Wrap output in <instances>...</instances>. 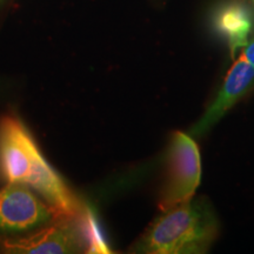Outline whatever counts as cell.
<instances>
[{"label": "cell", "instance_id": "1", "mask_svg": "<svg viewBox=\"0 0 254 254\" xmlns=\"http://www.w3.org/2000/svg\"><path fill=\"white\" fill-rule=\"evenodd\" d=\"M218 233L212 206L204 198L161 212L148 226L133 252L150 254H200L207 252Z\"/></svg>", "mask_w": 254, "mask_h": 254}, {"label": "cell", "instance_id": "2", "mask_svg": "<svg viewBox=\"0 0 254 254\" xmlns=\"http://www.w3.org/2000/svg\"><path fill=\"white\" fill-rule=\"evenodd\" d=\"M201 177L198 146L190 135L176 132L168 151V172L161 190L159 208L161 212L193 199Z\"/></svg>", "mask_w": 254, "mask_h": 254}, {"label": "cell", "instance_id": "3", "mask_svg": "<svg viewBox=\"0 0 254 254\" xmlns=\"http://www.w3.org/2000/svg\"><path fill=\"white\" fill-rule=\"evenodd\" d=\"M62 218L49 204H44L27 185L8 183L0 189V233L15 234L36 230Z\"/></svg>", "mask_w": 254, "mask_h": 254}, {"label": "cell", "instance_id": "4", "mask_svg": "<svg viewBox=\"0 0 254 254\" xmlns=\"http://www.w3.org/2000/svg\"><path fill=\"white\" fill-rule=\"evenodd\" d=\"M43 154L26 126L14 117L0 123V171L7 183L26 185L38 158Z\"/></svg>", "mask_w": 254, "mask_h": 254}, {"label": "cell", "instance_id": "5", "mask_svg": "<svg viewBox=\"0 0 254 254\" xmlns=\"http://www.w3.org/2000/svg\"><path fill=\"white\" fill-rule=\"evenodd\" d=\"M75 218L59 219L45 228L20 238H0V251L18 254L79 253L84 250V233Z\"/></svg>", "mask_w": 254, "mask_h": 254}, {"label": "cell", "instance_id": "6", "mask_svg": "<svg viewBox=\"0 0 254 254\" xmlns=\"http://www.w3.org/2000/svg\"><path fill=\"white\" fill-rule=\"evenodd\" d=\"M254 80V68L246 63L241 57L233 64L227 77L225 79L221 90L215 98V100L208 107L201 119L195 124L190 134L200 136L218 123L228 110L236 104V101L247 91Z\"/></svg>", "mask_w": 254, "mask_h": 254}, {"label": "cell", "instance_id": "7", "mask_svg": "<svg viewBox=\"0 0 254 254\" xmlns=\"http://www.w3.org/2000/svg\"><path fill=\"white\" fill-rule=\"evenodd\" d=\"M217 30L226 38L232 57L240 47L249 43V36L252 30V19L245 6L230 4L222 7L215 18Z\"/></svg>", "mask_w": 254, "mask_h": 254}, {"label": "cell", "instance_id": "8", "mask_svg": "<svg viewBox=\"0 0 254 254\" xmlns=\"http://www.w3.org/2000/svg\"><path fill=\"white\" fill-rule=\"evenodd\" d=\"M240 57L254 68V39L244 46V51Z\"/></svg>", "mask_w": 254, "mask_h": 254}, {"label": "cell", "instance_id": "9", "mask_svg": "<svg viewBox=\"0 0 254 254\" xmlns=\"http://www.w3.org/2000/svg\"><path fill=\"white\" fill-rule=\"evenodd\" d=\"M253 1H254V0H253Z\"/></svg>", "mask_w": 254, "mask_h": 254}]
</instances>
